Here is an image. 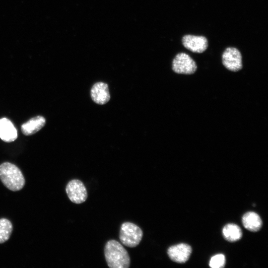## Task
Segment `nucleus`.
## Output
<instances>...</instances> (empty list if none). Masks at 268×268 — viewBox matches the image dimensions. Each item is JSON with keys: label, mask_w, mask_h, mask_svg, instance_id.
Listing matches in <instances>:
<instances>
[{"label": "nucleus", "mask_w": 268, "mask_h": 268, "mask_svg": "<svg viewBox=\"0 0 268 268\" xmlns=\"http://www.w3.org/2000/svg\"><path fill=\"white\" fill-rule=\"evenodd\" d=\"M104 255L110 268H128L130 266V258L127 251L115 240H110L106 242Z\"/></svg>", "instance_id": "obj_1"}, {"label": "nucleus", "mask_w": 268, "mask_h": 268, "mask_svg": "<svg viewBox=\"0 0 268 268\" xmlns=\"http://www.w3.org/2000/svg\"><path fill=\"white\" fill-rule=\"evenodd\" d=\"M0 179L5 187L14 192L21 190L25 183L24 177L19 168L8 162L0 165Z\"/></svg>", "instance_id": "obj_2"}, {"label": "nucleus", "mask_w": 268, "mask_h": 268, "mask_svg": "<svg viewBox=\"0 0 268 268\" xmlns=\"http://www.w3.org/2000/svg\"><path fill=\"white\" fill-rule=\"evenodd\" d=\"M142 236V230L136 224L125 222L121 225L119 239L125 246L130 248L135 247L140 242Z\"/></svg>", "instance_id": "obj_3"}, {"label": "nucleus", "mask_w": 268, "mask_h": 268, "mask_svg": "<svg viewBox=\"0 0 268 268\" xmlns=\"http://www.w3.org/2000/svg\"><path fill=\"white\" fill-rule=\"evenodd\" d=\"M172 70L178 74L190 75L197 69L196 62L185 53L177 54L172 61Z\"/></svg>", "instance_id": "obj_4"}, {"label": "nucleus", "mask_w": 268, "mask_h": 268, "mask_svg": "<svg viewBox=\"0 0 268 268\" xmlns=\"http://www.w3.org/2000/svg\"><path fill=\"white\" fill-rule=\"evenodd\" d=\"M222 62L230 71L237 72L242 68V57L239 50L234 47H228L222 55Z\"/></svg>", "instance_id": "obj_5"}, {"label": "nucleus", "mask_w": 268, "mask_h": 268, "mask_svg": "<svg viewBox=\"0 0 268 268\" xmlns=\"http://www.w3.org/2000/svg\"><path fill=\"white\" fill-rule=\"evenodd\" d=\"M66 191L70 201L74 203H81L87 198L86 189L84 184L79 180L70 181L67 185Z\"/></svg>", "instance_id": "obj_6"}, {"label": "nucleus", "mask_w": 268, "mask_h": 268, "mask_svg": "<svg viewBox=\"0 0 268 268\" xmlns=\"http://www.w3.org/2000/svg\"><path fill=\"white\" fill-rule=\"evenodd\" d=\"M182 42L185 48L195 53H203L208 46L207 38L203 36L185 35L182 38Z\"/></svg>", "instance_id": "obj_7"}, {"label": "nucleus", "mask_w": 268, "mask_h": 268, "mask_svg": "<svg viewBox=\"0 0 268 268\" xmlns=\"http://www.w3.org/2000/svg\"><path fill=\"white\" fill-rule=\"evenodd\" d=\"M192 248L190 245L181 243L169 247L167 254L170 259L177 263H184L190 258Z\"/></svg>", "instance_id": "obj_8"}, {"label": "nucleus", "mask_w": 268, "mask_h": 268, "mask_svg": "<svg viewBox=\"0 0 268 268\" xmlns=\"http://www.w3.org/2000/svg\"><path fill=\"white\" fill-rule=\"evenodd\" d=\"M90 95L95 103L100 105L106 103L110 99L108 84L103 82L95 83L91 89Z\"/></svg>", "instance_id": "obj_9"}, {"label": "nucleus", "mask_w": 268, "mask_h": 268, "mask_svg": "<svg viewBox=\"0 0 268 268\" xmlns=\"http://www.w3.org/2000/svg\"><path fill=\"white\" fill-rule=\"evenodd\" d=\"M17 137V132L12 122L7 118L0 119V138L6 142L14 141Z\"/></svg>", "instance_id": "obj_10"}, {"label": "nucleus", "mask_w": 268, "mask_h": 268, "mask_svg": "<svg viewBox=\"0 0 268 268\" xmlns=\"http://www.w3.org/2000/svg\"><path fill=\"white\" fill-rule=\"evenodd\" d=\"M46 123L45 119L41 116L32 118L21 125V131L25 135L35 134L41 129Z\"/></svg>", "instance_id": "obj_11"}, {"label": "nucleus", "mask_w": 268, "mask_h": 268, "mask_svg": "<svg viewBox=\"0 0 268 268\" xmlns=\"http://www.w3.org/2000/svg\"><path fill=\"white\" fill-rule=\"evenodd\" d=\"M242 221L244 227L252 232L259 231L262 225L260 216L256 212H247L243 216Z\"/></svg>", "instance_id": "obj_12"}, {"label": "nucleus", "mask_w": 268, "mask_h": 268, "mask_svg": "<svg viewBox=\"0 0 268 268\" xmlns=\"http://www.w3.org/2000/svg\"><path fill=\"white\" fill-rule=\"evenodd\" d=\"M222 234L224 239L231 242L240 240L242 236L240 227L235 224H227L222 229Z\"/></svg>", "instance_id": "obj_13"}, {"label": "nucleus", "mask_w": 268, "mask_h": 268, "mask_svg": "<svg viewBox=\"0 0 268 268\" xmlns=\"http://www.w3.org/2000/svg\"><path fill=\"white\" fill-rule=\"evenodd\" d=\"M12 230V224L10 220L4 218L0 219V244L9 239Z\"/></svg>", "instance_id": "obj_14"}, {"label": "nucleus", "mask_w": 268, "mask_h": 268, "mask_svg": "<svg viewBox=\"0 0 268 268\" xmlns=\"http://www.w3.org/2000/svg\"><path fill=\"white\" fill-rule=\"evenodd\" d=\"M225 264V257L224 255L219 254L213 257L210 260L209 265L212 268H222Z\"/></svg>", "instance_id": "obj_15"}]
</instances>
